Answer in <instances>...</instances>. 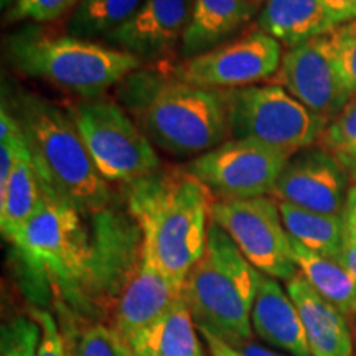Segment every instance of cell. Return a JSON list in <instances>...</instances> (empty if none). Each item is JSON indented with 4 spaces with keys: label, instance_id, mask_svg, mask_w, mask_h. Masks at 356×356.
Instances as JSON below:
<instances>
[{
    "label": "cell",
    "instance_id": "cell-11",
    "mask_svg": "<svg viewBox=\"0 0 356 356\" xmlns=\"http://www.w3.org/2000/svg\"><path fill=\"white\" fill-rule=\"evenodd\" d=\"M280 61V43L254 29L210 51L181 60L173 71V78L200 88L233 91L275 76Z\"/></svg>",
    "mask_w": 356,
    "mask_h": 356
},
{
    "label": "cell",
    "instance_id": "cell-20",
    "mask_svg": "<svg viewBox=\"0 0 356 356\" xmlns=\"http://www.w3.org/2000/svg\"><path fill=\"white\" fill-rule=\"evenodd\" d=\"M191 312L181 296L165 315L129 341L136 356H203Z\"/></svg>",
    "mask_w": 356,
    "mask_h": 356
},
{
    "label": "cell",
    "instance_id": "cell-6",
    "mask_svg": "<svg viewBox=\"0 0 356 356\" xmlns=\"http://www.w3.org/2000/svg\"><path fill=\"white\" fill-rule=\"evenodd\" d=\"M81 215L44 188L38 210L10 241L33 269L73 296L83 292L91 259V239Z\"/></svg>",
    "mask_w": 356,
    "mask_h": 356
},
{
    "label": "cell",
    "instance_id": "cell-16",
    "mask_svg": "<svg viewBox=\"0 0 356 356\" xmlns=\"http://www.w3.org/2000/svg\"><path fill=\"white\" fill-rule=\"evenodd\" d=\"M286 289L300 315L312 356H353V338L345 315L300 273L287 280Z\"/></svg>",
    "mask_w": 356,
    "mask_h": 356
},
{
    "label": "cell",
    "instance_id": "cell-37",
    "mask_svg": "<svg viewBox=\"0 0 356 356\" xmlns=\"http://www.w3.org/2000/svg\"><path fill=\"white\" fill-rule=\"evenodd\" d=\"M251 2H254V3H257V6H259L261 2H266V0H251Z\"/></svg>",
    "mask_w": 356,
    "mask_h": 356
},
{
    "label": "cell",
    "instance_id": "cell-5",
    "mask_svg": "<svg viewBox=\"0 0 356 356\" xmlns=\"http://www.w3.org/2000/svg\"><path fill=\"white\" fill-rule=\"evenodd\" d=\"M140 84V83H139ZM142 131L172 155H202L229 137L226 91L200 88L177 78L142 84Z\"/></svg>",
    "mask_w": 356,
    "mask_h": 356
},
{
    "label": "cell",
    "instance_id": "cell-22",
    "mask_svg": "<svg viewBox=\"0 0 356 356\" xmlns=\"http://www.w3.org/2000/svg\"><path fill=\"white\" fill-rule=\"evenodd\" d=\"M292 252L299 273L323 299L335 305L346 318L356 315V286L340 262L310 251L291 238Z\"/></svg>",
    "mask_w": 356,
    "mask_h": 356
},
{
    "label": "cell",
    "instance_id": "cell-12",
    "mask_svg": "<svg viewBox=\"0 0 356 356\" xmlns=\"http://www.w3.org/2000/svg\"><path fill=\"white\" fill-rule=\"evenodd\" d=\"M275 79L307 109L328 122L353 97L338 66L332 32L289 48Z\"/></svg>",
    "mask_w": 356,
    "mask_h": 356
},
{
    "label": "cell",
    "instance_id": "cell-33",
    "mask_svg": "<svg viewBox=\"0 0 356 356\" xmlns=\"http://www.w3.org/2000/svg\"><path fill=\"white\" fill-rule=\"evenodd\" d=\"M343 220L346 225V233L356 238V184L351 185L348 197H346Z\"/></svg>",
    "mask_w": 356,
    "mask_h": 356
},
{
    "label": "cell",
    "instance_id": "cell-30",
    "mask_svg": "<svg viewBox=\"0 0 356 356\" xmlns=\"http://www.w3.org/2000/svg\"><path fill=\"white\" fill-rule=\"evenodd\" d=\"M33 318L37 320L40 328H42V337H40L38 356H68L65 348L63 337H61L58 325L53 315L43 310H35Z\"/></svg>",
    "mask_w": 356,
    "mask_h": 356
},
{
    "label": "cell",
    "instance_id": "cell-3",
    "mask_svg": "<svg viewBox=\"0 0 356 356\" xmlns=\"http://www.w3.org/2000/svg\"><path fill=\"white\" fill-rule=\"evenodd\" d=\"M259 274L229 234L211 221L204 254L184 284V297L198 330L231 346L248 343Z\"/></svg>",
    "mask_w": 356,
    "mask_h": 356
},
{
    "label": "cell",
    "instance_id": "cell-24",
    "mask_svg": "<svg viewBox=\"0 0 356 356\" xmlns=\"http://www.w3.org/2000/svg\"><path fill=\"white\" fill-rule=\"evenodd\" d=\"M144 0H81L66 24L71 37L108 38L132 19Z\"/></svg>",
    "mask_w": 356,
    "mask_h": 356
},
{
    "label": "cell",
    "instance_id": "cell-19",
    "mask_svg": "<svg viewBox=\"0 0 356 356\" xmlns=\"http://www.w3.org/2000/svg\"><path fill=\"white\" fill-rule=\"evenodd\" d=\"M318 0H266L257 29L289 48L323 37L337 29Z\"/></svg>",
    "mask_w": 356,
    "mask_h": 356
},
{
    "label": "cell",
    "instance_id": "cell-27",
    "mask_svg": "<svg viewBox=\"0 0 356 356\" xmlns=\"http://www.w3.org/2000/svg\"><path fill=\"white\" fill-rule=\"evenodd\" d=\"M42 328L37 320L17 317L2 327L0 356H38Z\"/></svg>",
    "mask_w": 356,
    "mask_h": 356
},
{
    "label": "cell",
    "instance_id": "cell-9",
    "mask_svg": "<svg viewBox=\"0 0 356 356\" xmlns=\"http://www.w3.org/2000/svg\"><path fill=\"white\" fill-rule=\"evenodd\" d=\"M211 221L229 234L243 256L261 274L286 282L299 274L291 236L284 228L275 200H215Z\"/></svg>",
    "mask_w": 356,
    "mask_h": 356
},
{
    "label": "cell",
    "instance_id": "cell-23",
    "mask_svg": "<svg viewBox=\"0 0 356 356\" xmlns=\"http://www.w3.org/2000/svg\"><path fill=\"white\" fill-rule=\"evenodd\" d=\"M275 203L279 207L284 228L292 239L320 256L338 259L346 236L343 215H322L291 203Z\"/></svg>",
    "mask_w": 356,
    "mask_h": 356
},
{
    "label": "cell",
    "instance_id": "cell-8",
    "mask_svg": "<svg viewBox=\"0 0 356 356\" xmlns=\"http://www.w3.org/2000/svg\"><path fill=\"white\" fill-rule=\"evenodd\" d=\"M66 111L106 181L132 185L160 168L152 142L118 102L88 97Z\"/></svg>",
    "mask_w": 356,
    "mask_h": 356
},
{
    "label": "cell",
    "instance_id": "cell-36",
    "mask_svg": "<svg viewBox=\"0 0 356 356\" xmlns=\"http://www.w3.org/2000/svg\"><path fill=\"white\" fill-rule=\"evenodd\" d=\"M15 2H17V0H0V3H2V8H10Z\"/></svg>",
    "mask_w": 356,
    "mask_h": 356
},
{
    "label": "cell",
    "instance_id": "cell-29",
    "mask_svg": "<svg viewBox=\"0 0 356 356\" xmlns=\"http://www.w3.org/2000/svg\"><path fill=\"white\" fill-rule=\"evenodd\" d=\"M337 61L351 96H356V20L338 25L332 32Z\"/></svg>",
    "mask_w": 356,
    "mask_h": 356
},
{
    "label": "cell",
    "instance_id": "cell-1",
    "mask_svg": "<svg viewBox=\"0 0 356 356\" xmlns=\"http://www.w3.org/2000/svg\"><path fill=\"white\" fill-rule=\"evenodd\" d=\"M213 202L186 168H159L129 185L127 211L140 226L142 256L180 286L204 254Z\"/></svg>",
    "mask_w": 356,
    "mask_h": 356
},
{
    "label": "cell",
    "instance_id": "cell-7",
    "mask_svg": "<svg viewBox=\"0 0 356 356\" xmlns=\"http://www.w3.org/2000/svg\"><path fill=\"white\" fill-rule=\"evenodd\" d=\"M226 101L231 139L261 142L289 159L317 145L328 124L279 84L226 91Z\"/></svg>",
    "mask_w": 356,
    "mask_h": 356
},
{
    "label": "cell",
    "instance_id": "cell-25",
    "mask_svg": "<svg viewBox=\"0 0 356 356\" xmlns=\"http://www.w3.org/2000/svg\"><path fill=\"white\" fill-rule=\"evenodd\" d=\"M317 145L335 157L356 184V96L327 124Z\"/></svg>",
    "mask_w": 356,
    "mask_h": 356
},
{
    "label": "cell",
    "instance_id": "cell-26",
    "mask_svg": "<svg viewBox=\"0 0 356 356\" xmlns=\"http://www.w3.org/2000/svg\"><path fill=\"white\" fill-rule=\"evenodd\" d=\"M70 351V350H68ZM71 356H136L131 345L115 328L104 323L88 327L79 337L76 350Z\"/></svg>",
    "mask_w": 356,
    "mask_h": 356
},
{
    "label": "cell",
    "instance_id": "cell-32",
    "mask_svg": "<svg viewBox=\"0 0 356 356\" xmlns=\"http://www.w3.org/2000/svg\"><path fill=\"white\" fill-rule=\"evenodd\" d=\"M338 262L348 270V274L353 279L355 286H356V238L346 233L345 236V243L343 248H341L340 256H338Z\"/></svg>",
    "mask_w": 356,
    "mask_h": 356
},
{
    "label": "cell",
    "instance_id": "cell-15",
    "mask_svg": "<svg viewBox=\"0 0 356 356\" xmlns=\"http://www.w3.org/2000/svg\"><path fill=\"white\" fill-rule=\"evenodd\" d=\"M184 296V286L167 277L152 261L142 256L140 264L129 279L115 302L114 328L131 341L172 309Z\"/></svg>",
    "mask_w": 356,
    "mask_h": 356
},
{
    "label": "cell",
    "instance_id": "cell-21",
    "mask_svg": "<svg viewBox=\"0 0 356 356\" xmlns=\"http://www.w3.org/2000/svg\"><path fill=\"white\" fill-rule=\"evenodd\" d=\"M43 195V181L26 145L6 186L0 188V229L7 241H12L35 215Z\"/></svg>",
    "mask_w": 356,
    "mask_h": 356
},
{
    "label": "cell",
    "instance_id": "cell-31",
    "mask_svg": "<svg viewBox=\"0 0 356 356\" xmlns=\"http://www.w3.org/2000/svg\"><path fill=\"white\" fill-rule=\"evenodd\" d=\"M337 25L356 20V0H318Z\"/></svg>",
    "mask_w": 356,
    "mask_h": 356
},
{
    "label": "cell",
    "instance_id": "cell-13",
    "mask_svg": "<svg viewBox=\"0 0 356 356\" xmlns=\"http://www.w3.org/2000/svg\"><path fill=\"white\" fill-rule=\"evenodd\" d=\"M351 181L335 157L314 145L289 160L270 197L322 215H343Z\"/></svg>",
    "mask_w": 356,
    "mask_h": 356
},
{
    "label": "cell",
    "instance_id": "cell-35",
    "mask_svg": "<svg viewBox=\"0 0 356 356\" xmlns=\"http://www.w3.org/2000/svg\"><path fill=\"white\" fill-rule=\"evenodd\" d=\"M236 353L238 356H282V355H277L274 353V351L270 350H266L262 348L259 345H252V343H243V345H238V346H233Z\"/></svg>",
    "mask_w": 356,
    "mask_h": 356
},
{
    "label": "cell",
    "instance_id": "cell-10",
    "mask_svg": "<svg viewBox=\"0 0 356 356\" xmlns=\"http://www.w3.org/2000/svg\"><path fill=\"white\" fill-rule=\"evenodd\" d=\"M287 155L251 139H228L186 167L216 200H249L270 195L289 163Z\"/></svg>",
    "mask_w": 356,
    "mask_h": 356
},
{
    "label": "cell",
    "instance_id": "cell-38",
    "mask_svg": "<svg viewBox=\"0 0 356 356\" xmlns=\"http://www.w3.org/2000/svg\"><path fill=\"white\" fill-rule=\"evenodd\" d=\"M66 353H68V356H71V355H70V351H68V350H66Z\"/></svg>",
    "mask_w": 356,
    "mask_h": 356
},
{
    "label": "cell",
    "instance_id": "cell-4",
    "mask_svg": "<svg viewBox=\"0 0 356 356\" xmlns=\"http://www.w3.org/2000/svg\"><path fill=\"white\" fill-rule=\"evenodd\" d=\"M7 53L20 73L86 99L99 97L144 65L139 56L109 44L33 29L8 38Z\"/></svg>",
    "mask_w": 356,
    "mask_h": 356
},
{
    "label": "cell",
    "instance_id": "cell-14",
    "mask_svg": "<svg viewBox=\"0 0 356 356\" xmlns=\"http://www.w3.org/2000/svg\"><path fill=\"white\" fill-rule=\"evenodd\" d=\"M191 0H144L127 24L106 42L142 61L167 60L184 40Z\"/></svg>",
    "mask_w": 356,
    "mask_h": 356
},
{
    "label": "cell",
    "instance_id": "cell-17",
    "mask_svg": "<svg viewBox=\"0 0 356 356\" xmlns=\"http://www.w3.org/2000/svg\"><path fill=\"white\" fill-rule=\"evenodd\" d=\"M251 323L266 343L292 356H312L297 307L277 279L259 274Z\"/></svg>",
    "mask_w": 356,
    "mask_h": 356
},
{
    "label": "cell",
    "instance_id": "cell-28",
    "mask_svg": "<svg viewBox=\"0 0 356 356\" xmlns=\"http://www.w3.org/2000/svg\"><path fill=\"white\" fill-rule=\"evenodd\" d=\"M81 0H17L10 7L6 19L8 22L32 20L43 24L66 15L71 8H76Z\"/></svg>",
    "mask_w": 356,
    "mask_h": 356
},
{
    "label": "cell",
    "instance_id": "cell-34",
    "mask_svg": "<svg viewBox=\"0 0 356 356\" xmlns=\"http://www.w3.org/2000/svg\"><path fill=\"white\" fill-rule=\"evenodd\" d=\"M202 335L204 338V341H207L208 348H210L213 356H238V353H236L234 348L231 345L218 340L216 337L210 335L208 332H202Z\"/></svg>",
    "mask_w": 356,
    "mask_h": 356
},
{
    "label": "cell",
    "instance_id": "cell-18",
    "mask_svg": "<svg viewBox=\"0 0 356 356\" xmlns=\"http://www.w3.org/2000/svg\"><path fill=\"white\" fill-rule=\"evenodd\" d=\"M257 12L251 0H191L190 22L181 40V56L191 58L228 42Z\"/></svg>",
    "mask_w": 356,
    "mask_h": 356
},
{
    "label": "cell",
    "instance_id": "cell-2",
    "mask_svg": "<svg viewBox=\"0 0 356 356\" xmlns=\"http://www.w3.org/2000/svg\"><path fill=\"white\" fill-rule=\"evenodd\" d=\"M13 114L44 188L81 213L106 210L113 200L109 181L96 168L68 111L37 95H22Z\"/></svg>",
    "mask_w": 356,
    "mask_h": 356
}]
</instances>
